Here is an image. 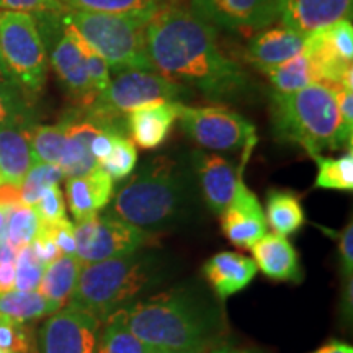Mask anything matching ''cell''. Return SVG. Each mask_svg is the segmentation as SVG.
<instances>
[{"label":"cell","instance_id":"cell-1","mask_svg":"<svg viewBox=\"0 0 353 353\" xmlns=\"http://www.w3.org/2000/svg\"><path fill=\"white\" fill-rule=\"evenodd\" d=\"M145 43L152 69L176 85L214 99L244 85V72L219 50L213 26L182 7L159 8L145 26Z\"/></svg>","mask_w":353,"mask_h":353},{"label":"cell","instance_id":"cell-2","mask_svg":"<svg viewBox=\"0 0 353 353\" xmlns=\"http://www.w3.org/2000/svg\"><path fill=\"white\" fill-rule=\"evenodd\" d=\"M136 337L154 350L203 353L213 341V324L195 299L167 291L117 311Z\"/></svg>","mask_w":353,"mask_h":353},{"label":"cell","instance_id":"cell-3","mask_svg":"<svg viewBox=\"0 0 353 353\" xmlns=\"http://www.w3.org/2000/svg\"><path fill=\"white\" fill-rule=\"evenodd\" d=\"M278 138L303 148L311 157L345 148L337 105V83H311L293 94L273 95Z\"/></svg>","mask_w":353,"mask_h":353},{"label":"cell","instance_id":"cell-4","mask_svg":"<svg viewBox=\"0 0 353 353\" xmlns=\"http://www.w3.org/2000/svg\"><path fill=\"white\" fill-rule=\"evenodd\" d=\"M188 182L175 159L157 156L128 180L114 196L113 216L138 228L161 226L185 208Z\"/></svg>","mask_w":353,"mask_h":353},{"label":"cell","instance_id":"cell-5","mask_svg":"<svg viewBox=\"0 0 353 353\" xmlns=\"http://www.w3.org/2000/svg\"><path fill=\"white\" fill-rule=\"evenodd\" d=\"M152 276L151 263L134 254L82 265L70 304L107 321L138 296Z\"/></svg>","mask_w":353,"mask_h":353},{"label":"cell","instance_id":"cell-6","mask_svg":"<svg viewBox=\"0 0 353 353\" xmlns=\"http://www.w3.org/2000/svg\"><path fill=\"white\" fill-rule=\"evenodd\" d=\"M64 19L103 57L113 72L154 70L145 43L149 20L79 10H65Z\"/></svg>","mask_w":353,"mask_h":353},{"label":"cell","instance_id":"cell-7","mask_svg":"<svg viewBox=\"0 0 353 353\" xmlns=\"http://www.w3.org/2000/svg\"><path fill=\"white\" fill-rule=\"evenodd\" d=\"M185 90L156 70H123L83 112L103 130L123 134L121 128L131 112L154 101H180Z\"/></svg>","mask_w":353,"mask_h":353},{"label":"cell","instance_id":"cell-8","mask_svg":"<svg viewBox=\"0 0 353 353\" xmlns=\"http://www.w3.org/2000/svg\"><path fill=\"white\" fill-rule=\"evenodd\" d=\"M0 54L17 85L28 95L41 92L48 74V50L33 15L0 10Z\"/></svg>","mask_w":353,"mask_h":353},{"label":"cell","instance_id":"cell-9","mask_svg":"<svg viewBox=\"0 0 353 353\" xmlns=\"http://www.w3.org/2000/svg\"><path fill=\"white\" fill-rule=\"evenodd\" d=\"M34 19L43 38H54L51 41L50 61L64 90L79 105V110H87L99 95L88 74L85 39L65 21L64 12Z\"/></svg>","mask_w":353,"mask_h":353},{"label":"cell","instance_id":"cell-10","mask_svg":"<svg viewBox=\"0 0 353 353\" xmlns=\"http://www.w3.org/2000/svg\"><path fill=\"white\" fill-rule=\"evenodd\" d=\"M179 121L183 131L211 151H254L255 126L226 107H187L179 103Z\"/></svg>","mask_w":353,"mask_h":353},{"label":"cell","instance_id":"cell-11","mask_svg":"<svg viewBox=\"0 0 353 353\" xmlns=\"http://www.w3.org/2000/svg\"><path fill=\"white\" fill-rule=\"evenodd\" d=\"M76 257L82 265L132 255L154 244V236L143 228L112 214H95L74 226Z\"/></svg>","mask_w":353,"mask_h":353},{"label":"cell","instance_id":"cell-12","mask_svg":"<svg viewBox=\"0 0 353 353\" xmlns=\"http://www.w3.org/2000/svg\"><path fill=\"white\" fill-rule=\"evenodd\" d=\"M100 321L68 304L48 317L39 330V353H95Z\"/></svg>","mask_w":353,"mask_h":353},{"label":"cell","instance_id":"cell-13","mask_svg":"<svg viewBox=\"0 0 353 353\" xmlns=\"http://www.w3.org/2000/svg\"><path fill=\"white\" fill-rule=\"evenodd\" d=\"M192 12L211 26L254 34L276 20L278 0H192Z\"/></svg>","mask_w":353,"mask_h":353},{"label":"cell","instance_id":"cell-14","mask_svg":"<svg viewBox=\"0 0 353 353\" xmlns=\"http://www.w3.org/2000/svg\"><path fill=\"white\" fill-rule=\"evenodd\" d=\"M221 216L226 239L239 249H249L267 234V218L255 193L244 182V167L239 172L232 200Z\"/></svg>","mask_w":353,"mask_h":353},{"label":"cell","instance_id":"cell-15","mask_svg":"<svg viewBox=\"0 0 353 353\" xmlns=\"http://www.w3.org/2000/svg\"><path fill=\"white\" fill-rule=\"evenodd\" d=\"M353 0H278L276 19L303 37L350 20Z\"/></svg>","mask_w":353,"mask_h":353},{"label":"cell","instance_id":"cell-16","mask_svg":"<svg viewBox=\"0 0 353 353\" xmlns=\"http://www.w3.org/2000/svg\"><path fill=\"white\" fill-rule=\"evenodd\" d=\"M65 144L61 159V170L64 179L83 176L95 169L97 161L92 156V143L100 131H103L94 118H90L83 110L72 112L64 118Z\"/></svg>","mask_w":353,"mask_h":353},{"label":"cell","instance_id":"cell-17","mask_svg":"<svg viewBox=\"0 0 353 353\" xmlns=\"http://www.w3.org/2000/svg\"><path fill=\"white\" fill-rule=\"evenodd\" d=\"M193 165L200 180L205 203L214 214H221L232 200L242 167L236 170L226 157L211 152H195Z\"/></svg>","mask_w":353,"mask_h":353},{"label":"cell","instance_id":"cell-18","mask_svg":"<svg viewBox=\"0 0 353 353\" xmlns=\"http://www.w3.org/2000/svg\"><path fill=\"white\" fill-rule=\"evenodd\" d=\"M180 101H154L126 117L131 141L141 149L152 151L165 143L179 120Z\"/></svg>","mask_w":353,"mask_h":353},{"label":"cell","instance_id":"cell-19","mask_svg":"<svg viewBox=\"0 0 353 353\" xmlns=\"http://www.w3.org/2000/svg\"><path fill=\"white\" fill-rule=\"evenodd\" d=\"M113 190L114 182L112 176L99 165L83 176L65 179V196L76 223L94 218L101 210L107 208L113 198Z\"/></svg>","mask_w":353,"mask_h":353},{"label":"cell","instance_id":"cell-20","mask_svg":"<svg viewBox=\"0 0 353 353\" xmlns=\"http://www.w3.org/2000/svg\"><path fill=\"white\" fill-rule=\"evenodd\" d=\"M250 252L254 255L255 267L270 280L291 281V283L303 281L304 275L299 255L288 237L267 232L262 239L250 247Z\"/></svg>","mask_w":353,"mask_h":353},{"label":"cell","instance_id":"cell-21","mask_svg":"<svg viewBox=\"0 0 353 353\" xmlns=\"http://www.w3.org/2000/svg\"><path fill=\"white\" fill-rule=\"evenodd\" d=\"M203 275L221 301L239 293L257 275V267L252 259L239 252H219L206 260Z\"/></svg>","mask_w":353,"mask_h":353},{"label":"cell","instance_id":"cell-22","mask_svg":"<svg viewBox=\"0 0 353 353\" xmlns=\"http://www.w3.org/2000/svg\"><path fill=\"white\" fill-rule=\"evenodd\" d=\"M306 37L286 26L263 30L255 34L247 50V57L254 65L265 72L267 69L286 63L303 51Z\"/></svg>","mask_w":353,"mask_h":353},{"label":"cell","instance_id":"cell-23","mask_svg":"<svg viewBox=\"0 0 353 353\" xmlns=\"http://www.w3.org/2000/svg\"><path fill=\"white\" fill-rule=\"evenodd\" d=\"M34 126V125H33ZM30 130L23 126H0V185L19 187L37 164L30 143Z\"/></svg>","mask_w":353,"mask_h":353},{"label":"cell","instance_id":"cell-24","mask_svg":"<svg viewBox=\"0 0 353 353\" xmlns=\"http://www.w3.org/2000/svg\"><path fill=\"white\" fill-rule=\"evenodd\" d=\"M81 268L82 263L76 255H59L44 268L38 293L43 294L56 311H59L72 298Z\"/></svg>","mask_w":353,"mask_h":353},{"label":"cell","instance_id":"cell-25","mask_svg":"<svg viewBox=\"0 0 353 353\" xmlns=\"http://www.w3.org/2000/svg\"><path fill=\"white\" fill-rule=\"evenodd\" d=\"M265 218L275 234L285 237L298 232L306 223L301 200L296 193L288 192V190H270L268 192Z\"/></svg>","mask_w":353,"mask_h":353},{"label":"cell","instance_id":"cell-26","mask_svg":"<svg viewBox=\"0 0 353 353\" xmlns=\"http://www.w3.org/2000/svg\"><path fill=\"white\" fill-rule=\"evenodd\" d=\"M263 74H267L268 81L272 82L278 94H293V92L311 85V83L321 82L314 64L311 63V59L304 51L291 57L283 64L267 69Z\"/></svg>","mask_w":353,"mask_h":353},{"label":"cell","instance_id":"cell-27","mask_svg":"<svg viewBox=\"0 0 353 353\" xmlns=\"http://www.w3.org/2000/svg\"><path fill=\"white\" fill-rule=\"evenodd\" d=\"M68 10L139 17L149 20L165 0H59Z\"/></svg>","mask_w":353,"mask_h":353},{"label":"cell","instance_id":"cell-28","mask_svg":"<svg viewBox=\"0 0 353 353\" xmlns=\"http://www.w3.org/2000/svg\"><path fill=\"white\" fill-rule=\"evenodd\" d=\"M56 309L38 291H7L0 293V316L15 322H28L54 314Z\"/></svg>","mask_w":353,"mask_h":353},{"label":"cell","instance_id":"cell-29","mask_svg":"<svg viewBox=\"0 0 353 353\" xmlns=\"http://www.w3.org/2000/svg\"><path fill=\"white\" fill-rule=\"evenodd\" d=\"M156 350L126 327L114 312L107 319L103 332L97 342L95 353H154Z\"/></svg>","mask_w":353,"mask_h":353},{"label":"cell","instance_id":"cell-30","mask_svg":"<svg viewBox=\"0 0 353 353\" xmlns=\"http://www.w3.org/2000/svg\"><path fill=\"white\" fill-rule=\"evenodd\" d=\"M317 164L316 188L352 192L353 190V154L348 149L341 157H312Z\"/></svg>","mask_w":353,"mask_h":353},{"label":"cell","instance_id":"cell-31","mask_svg":"<svg viewBox=\"0 0 353 353\" xmlns=\"http://www.w3.org/2000/svg\"><path fill=\"white\" fill-rule=\"evenodd\" d=\"M0 126H33L30 95L13 82H0Z\"/></svg>","mask_w":353,"mask_h":353},{"label":"cell","instance_id":"cell-32","mask_svg":"<svg viewBox=\"0 0 353 353\" xmlns=\"http://www.w3.org/2000/svg\"><path fill=\"white\" fill-rule=\"evenodd\" d=\"M30 143L34 156V162L59 165L64 154L65 125H38L30 130Z\"/></svg>","mask_w":353,"mask_h":353},{"label":"cell","instance_id":"cell-33","mask_svg":"<svg viewBox=\"0 0 353 353\" xmlns=\"http://www.w3.org/2000/svg\"><path fill=\"white\" fill-rule=\"evenodd\" d=\"M39 229L38 216L32 206H26L23 203L12 206L7 213L6 224H3L2 232L6 239L13 247L21 249V247L30 245L37 237Z\"/></svg>","mask_w":353,"mask_h":353},{"label":"cell","instance_id":"cell-34","mask_svg":"<svg viewBox=\"0 0 353 353\" xmlns=\"http://www.w3.org/2000/svg\"><path fill=\"white\" fill-rule=\"evenodd\" d=\"M136 164H138L136 144L125 134H114L112 151L100 162L99 167L112 176L113 182H120L134 172Z\"/></svg>","mask_w":353,"mask_h":353},{"label":"cell","instance_id":"cell-35","mask_svg":"<svg viewBox=\"0 0 353 353\" xmlns=\"http://www.w3.org/2000/svg\"><path fill=\"white\" fill-rule=\"evenodd\" d=\"M63 179L64 174L59 165L37 162L20 185V201L26 206H33L44 190L51 185H59Z\"/></svg>","mask_w":353,"mask_h":353},{"label":"cell","instance_id":"cell-36","mask_svg":"<svg viewBox=\"0 0 353 353\" xmlns=\"http://www.w3.org/2000/svg\"><path fill=\"white\" fill-rule=\"evenodd\" d=\"M44 268L46 267L37 259L32 245L21 247L15 259V288L19 291H37Z\"/></svg>","mask_w":353,"mask_h":353},{"label":"cell","instance_id":"cell-37","mask_svg":"<svg viewBox=\"0 0 353 353\" xmlns=\"http://www.w3.org/2000/svg\"><path fill=\"white\" fill-rule=\"evenodd\" d=\"M32 208L38 216L39 226H52V224L68 219V216H65V201L59 185H51V187L44 190Z\"/></svg>","mask_w":353,"mask_h":353},{"label":"cell","instance_id":"cell-38","mask_svg":"<svg viewBox=\"0 0 353 353\" xmlns=\"http://www.w3.org/2000/svg\"><path fill=\"white\" fill-rule=\"evenodd\" d=\"M0 348L10 353H30V339L21 322L6 319L0 324Z\"/></svg>","mask_w":353,"mask_h":353},{"label":"cell","instance_id":"cell-39","mask_svg":"<svg viewBox=\"0 0 353 353\" xmlns=\"http://www.w3.org/2000/svg\"><path fill=\"white\" fill-rule=\"evenodd\" d=\"M0 10L23 12L33 17L63 13L68 10L59 0H0Z\"/></svg>","mask_w":353,"mask_h":353},{"label":"cell","instance_id":"cell-40","mask_svg":"<svg viewBox=\"0 0 353 353\" xmlns=\"http://www.w3.org/2000/svg\"><path fill=\"white\" fill-rule=\"evenodd\" d=\"M54 241L57 249L63 255H76V237H74V224L69 219L52 224V226H39Z\"/></svg>","mask_w":353,"mask_h":353},{"label":"cell","instance_id":"cell-41","mask_svg":"<svg viewBox=\"0 0 353 353\" xmlns=\"http://www.w3.org/2000/svg\"><path fill=\"white\" fill-rule=\"evenodd\" d=\"M335 237L339 239V254H341L342 275H343V278H347L348 281H352V273H353V224H352V221L342 229L341 232L335 234Z\"/></svg>","mask_w":353,"mask_h":353},{"label":"cell","instance_id":"cell-42","mask_svg":"<svg viewBox=\"0 0 353 353\" xmlns=\"http://www.w3.org/2000/svg\"><path fill=\"white\" fill-rule=\"evenodd\" d=\"M30 245H32L34 255H37V259L44 265V267L50 265L51 262H54L59 255H63L61 250L57 249L54 241H52V237L46 231H43V229H38L37 237H34Z\"/></svg>","mask_w":353,"mask_h":353},{"label":"cell","instance_id":"cell-43","mask_svg":"<svg viewBox=\"0 0 353 353\" xmlns=\"http://www.w3.org/2000/svg\"><path fill=\"white\" fill-rule=\"evenodd\" d=\"M114 134H118V132L103 130L95 136L94 143H92V156L95 157L97 164H100V162L108 156L110 151H112Z\"/></svg>","mask_w":353,"mask_h":353},{"label":"cell","instance_id":"cell-44","mask_svg":"<svg viewBox=\"0 0 353 353\" xmlns=\"http://www.w3.org/2000/svg\"><path fill=\"white\" fill-rule=\"evenodd\" d=\"M15 288V262L0 263V293Z\"/></svg>","mask_w":353,"mask_h":353},{"label":"cell","instance_id":"cell-45","mask_svg":"<svg viewBox=\"0 0 353 353\" xmlns=\"http://www.w3.org/2000/svg\"><path fill=\"white\" fill-rule=\"evenodd\" d=\"M17 252H19V249H17V247H13L10 242L6 239V236L0 232V263L15 262Z\"/></svg>","mask_w":353,"mask_h":353},{"label":"cell","instance_id":"cell-46","mask_svg":"<svg viewBox=\"0 0 353 353\" xmlns=\"http://www.w3.org/2000/svg\"><path fill=\"white\" fill-rule=\"evenodd\" d=\"M312 353H353V347L348 345L345 342L341 341H332L325 345H322L321 348H317Z\"/></svg>","mask_w":353,"mask_h":353},{"label":"cell","instance_id":"cell-47","mask_svg":"<svg viewBox=\"0 0 353 353\" xmlns=\"http://www.w3.org/2000/svg\"><path fill=\"white\" fill-rule=\"evenodd\" d=\"M211 353H257V352H252V350H242V348H234V347H221V348H216Z\"/></svg>","mask_w":353,"mask_h":353},{"label":"cell","instance_id":"cell-48","mask_svg":"<svg viewBox=\"0 0 353 353\" xmlns=\"http://www.w3.org/2000/svg\"><path fill=\"white\" fill-rule=\"evenodd\" d=\"M0 82H13L10 76H8V70L6 68V64H3L2 54H0ZM13 83H15V82H13Z\"/></svg>","mask_w":353,"mask_h":353},{"label":"cell","instance_id":"cell-49","mask_svg":"<svg viewBox=\"0 0 353 353\" xmlns=\"http://www.w3.org/2000/svg\"><path fill=\"white\" fill-rule=\"evenodd\" d=\"M7 213H8V210L7 208H2V206H0V231H2L3 224H6Z\"/></svg>","mask_w":353,"mask_h":353},{"label":"cell","instance_id":"cell-50","mask_svg":"<svg viewBox=\"0 0 353 353\" xmlns=\"http://www.w3.org/2000/svg\"><path fill=\"white\" fill-rule=\"evenodd\" d=\"M154 353H195V352H175V350H156Z\"/></svg>","mask_w":353,"mask_h":353},{"label":"cell","instance_id":"cell-51","mask_svg":"<svg viewBox=\"0 0 353 353\" xmlns=\"http://www.w3.org/2000/svg\"><path fill=\"white\" fill-rule=\"evenodd\" d=\"M6 319H7V317H3V316H0V324H2V322H3V321H6Z\"/></svg>","mask_w":353,"mask_h":353}]
</instances>
